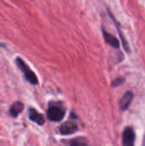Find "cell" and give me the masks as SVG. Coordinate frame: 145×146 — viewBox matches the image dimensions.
Wrapping results in <instances>:
<instances>
[{
  "label": "cell",
  "instance_id": "1",
  "mask_svg": "<svg viewBox=\"0 0 145 146\" xmlns=\"http://www.w3.org/2000/svg\"><path fill=\"white\" fill-rule=\"evenodd\" d=\"M15 63L20 68V70L23 73L26 80L29 83H31L32 85H38V80L36 74L32 71V69L27 66V64L24 62L23 59H21V57H17L15 59Z\"/></svg>",
  "mask_w": 145,
  "mask_h": 146
},
{
  "label": "cell",
  "instance_id": "2",
  "mask_svg": "<svg viewBox=\"0 0 145 146\" xmlns=\"http://www.w3.org/2000/svg\"><path fill=\"white\" fill-rule=\"evenodd\" d=\"M47 115L49 120L52 121H60L64 118L65 110L62 106L56 104L50 105L48 109Z\"/></svg>",
  "mask_w": 145,
  "mask_h": 146
},
{
  "label": "cell",
  "instance_id": "3",
  "mask_svg": "<svg viewBox=\"0 0 145 146\" xmlns=\"http://www.w3.org/2000/svg\"><path fill=\"white\" fill-rule=\"evenodd\" d=\"M135 133L132 127H126L123 132L122 144L123 146H134Z\"/></svg>",
  "mask_w": 145,
  "mask_h": 146
},
{
  "label": "cell",
  "instance_id": "4",
  "mask_svg": "<svg viewBox=\"0 0 145 146\" xmlns=\"http://www.w3.org/2000/svg\"><path fill=\"white\" fill-rule=\"evenodd\" d=\"M76 131H78V126L75 122L71 121H68L63 123L60 127V133L63 135L73 134Z\"/></svg>",
  "mask_w": 145,
  "mask_h": 146
},
{
  "label": "cell",
  "instance_id": "5",
  "mask_svg": "<svg viewBox=\"0 0 145 146\" xmlns=\"http://www.w3.org/2000/svg\"><path fill=\"white\" fill-rule=\"evenodd\" d=\"M103 38L108 44H109L110 46H112L115 49H118L120 47V41L118 40V38L116 37H115L114 35H112L111 33H109V32H107L104 29H103Z\"/></svg>",
  "mask_w": 145,
  "mask_h": 146
},
{
  "label": "cell",
  "instance_id": "6",
  "mask_svg": "<svg viewBox=\"0 0 145 146\" xmlns=\"http://www.w3.org/2000/svg\"><path fill=\"white\" fill-rule=\"evenodd\" d=\"M132 98H133V93L132 92H126L121 99V102H120L121 110H127L132 101Z\"/></svg>",
  "mask_w": 145,
  "mask_h": 146
},
{
  "label": "cell",
  "instance_id": "7",
  "mask_svg": "<svg viewBox=\"0 0 145 146\" xmlns=\"http://www.w3.org/2000/svg\"><path fill=\"white\" fill-rule=\"evenodd\" d=\"M29 119L32 121H34L38 125H44L45 122L43 115L39 114L35 109H32V108L29 109Z\"/></svg>",
  "mask_w": 145,
  "mask_h": 146
},
{
  "label": "cell",
  "instance_id": "8",
  "mask_svg": "<svg viewBox=\"0 0 145 146\" xmlns=\"http://www.w3.org/2000/svg\"><path fill=\"white\" fill-rule=\"evenodd\" d=\"M109 16L112 18L113 21L115 22V26H116V28H117L118 33H119V34H120V37H121V38L122 45H123V47H124L125 50H126V51H127V52H130V47H129L128 43H127V41L126 40L125 37L123 36V33H122V32H121V27H120V23H119V22L116 21V19L113 16V15L111 14V12H109Z\"/></svg>",
  "mask_w": 145,
  "mask_h": 146
},
{
  "label": "cell",
  "instance_id": "9",
  "mask_svg": "<svg viewBox=\"0 0 145 146\" xmlns=\"http://www.w3.org/2000/svg\"><path fill=\"white\" fill-rule=\"evenodd\" d=\"M23 109H24V105H23L22 103L15 102V103H14L11 105V107L9 109V115L12 117H16V116H18L21 113Z\"/></svg>",
  "mask_w": 145,
  "mask_h": 146
},
{
  "label": "cell",
  "instance_id": "10",
  "mask_svg": "<svg viewBox=\"0 0 145 146\" xmlns=\"http://www.w3.org/2000/svg\"><path fill=\"white\" fill-rule=\"evenodd\" d=\"M70 146H88L85 140L82 138H76L71 140Z\"/></svg>",
  "mask_w": 145,
  "mask_h": 146
},
{
  "label": "cell",
  "instance_id": "11",
  "mask_svg": "<svg viewBox=\"0 0 145 146\" xmlns=\"http://www.w3.org/2000/svg\"><path fill=\"white\" fill-rule=\"evenodd\" d=\"M124 82H125V79H124V78H117V79H115V80L112 82V86H113V87L119 86L122 85Z\"/></svg>",
  "mask_w": 145,
  "mask_h": 146
}]
</instances>
